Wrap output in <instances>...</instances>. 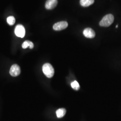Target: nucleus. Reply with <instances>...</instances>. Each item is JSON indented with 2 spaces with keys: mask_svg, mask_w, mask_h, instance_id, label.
<instances>
[{
  "mask_svg": "<svg viewBox=\"0 0 121 121\" xmlns=\"http://www.w3.org/2000/svg\"><path fill=\"white\" fill-rule=\"evenodd\" d=\"M114 21V16L112 14H108L104 16L99 22V26L108 27L110 26Z\"/></svg>",
  "mask_w": 121,
  "mask_h": 121,
  "instance_id": "f257e3e1",
  "label": "nucleus"
},
{
  "mask_svg": "<svg viewBox=\"0 0 121 121\" xmlns=\"http://www.w3.org/2000/svg\"><path fill=\"white\" fill-rule=\"evenodd\" d=\"M42 70L45 75L48 78H52L54 74V69L49 63H45L43 65Z\"/></svg>",
  "mask_w": 121,
  "mask_h": 121,
  "instance_id": "f03ea898",
  "label": "nucleus"
},
{
  "mask_svg": "<svg viewBox=\"0 0 121 121\" xmlns=\"http://www.w3.org/2000/svg\"><path fill=\"white\" fill-rule=\"evenodd\" d=\"M14 32L15 34L17 37L23 38L25 35V29L23 25L18 24L15 27Z\"/></svg>",
  "mask_w": 121,
  "mask_h": 121,
  "instance_id": "7ed1b4c3",
  "label": "nucleus"
},
{
  "mask_svg": "<svg viewBox=\"0 0 121 121\" xmlns=\"http://www.w3.org/2000/svg\"><path fill=\"white\" fill-rule=\"evenodd\" d=\"M68 26L66 21H60L55 23L53 26V29L55 30H60L65 29Z\"/></svg>",
  "mask_w": 121,
  "mask_h": 121,
  "instance_id": "20e7f679",
  "label": "nucleus"
},
{
  "mask_svg": "<svg viewBox=\"0 0 121 121\" xmlns=\"http://www.w3.org/2000/svg\"><path fill=\"white\" fill-rule=\"evenodd\" d=\"M21 72L20 68L18 65L14 64L12 65L9 70L10 74L13 77H16L20 74Z\"/></svg>",
  "mask_w": 121,
  "mask_h": 121,
  "instance_id": "39448f33",
  "label": "nucleus"
},
{
  "mask_svg": "<svg viewBox=\"0 0 121 121\" xmlns=\"http://www.w3.org/2000/svg\"><path fill=\"white\" fill-rule=\"evenodd\" d=\"M83 34L87 38H93L95 36L94 30L91 28H86L83 31Z\"/></svg>",
  "mask_w": 121,
  "mask_h": 121,
  "instance_id": "423d86ee",
  "label": "nucleus"
},
{
  "mask_svg": "<svg viewBox=\"0 0 121 121\" xmlns=\"http://www.w3.org/2000/svg\"><path fill=\"white\" fill-rule=\"evenodd\" d=\"M57 3V0H47L45 3V7L47 9H52L56 6Z\"/></svg>",
  "mask_w": 121,
  "mask_h": 121,
  "instance_id": "0eeeda50",
  "label": "nucleus"
},
{
  "mask_svg": "<svg viewBox=\"0 0 121 121\" xmlns=\"http://www.w3.org/2000/svg\"><path fill=\"white\" fill-rule=\"evenodd\" d=\"M94 0H80V4L81 6L86 7H88L91 4H93L94 2Z\"/></svg>",
  "mask_w": 121,
  "mask_h": 121,
  "instance_id": "6e6552de",
  "label": "nucleus"
},
{
  "mask_svg": "<svg viewBox=\"0 0 121 121\" xmlns=\"http://www.w3.org/2000/svg\"><path fill=\"white\" fill-rule=\"evenodd\" d=\"M28 47L30 49H32L34 48V44L30 41L26 40L22 44V48L24 49Z\"/></svg>",
  "mask_w": 121,
  "mask_h": 121,
  "instance_id": "1a4fd4ad",
  "label": "nucleus"
},
{
  "mask_svg": "<svg viewBox=\"0 0 121 121\" xmlns=\"http://www.w3.org/2000/svg\"><path fill=\"white\" fill-rule=\"evenodd\" d=\"M65 113H66V110L65 108H59L56 110V116L58 118H61L65 115Z\"/></svg>",
  "mask_w": 121,
  "mask_h": 121,
  "instance_id": "9d476101",
  "label": "nucleus"
},
{
  "mask_svg": "<svg viewBox=\"0 0 121 121\" xmlns=\"http://www.w3.org/2000/svg\"><path fill=\"white\" fill-rule=\"evenodd\" d=\"M7 22L9 25H13L15 22V17L12 16H9L7 18Z\"/></svg>",
  "mask_w": 121,
  "mask_h": 121,
  "instance_id": "9b49d317",
  "label": "nucleus"
},
{
  "mask_svg": "<svg viewBox=\"0 0 121 121\" xmlns=\"http://www.w3.org/2000/svg\"><path fill=\"white\" fill-rule=\"evenodd\" d=\"M71 86L72 88L75 90H78L80 88V86L77 81H74L73 82L71 83Z\"/></svg>",
  "mask_w": 121,
  "mask_h": 121,
  "instance_id": "f8f14e48",
  "label": "nucleus"
},
{
  "mask_svg": "<svg viewBox=\"0 0 121 121\" xmlns=\"http://www.w3.org/2000/svg\"><path fill=\"white\" fill-rule=\"evenodd\" d=\"M117 27H118V24H117L116 26V28H117Z\"/></svg>",
  "mask_w": 121,
  "mask_h": 121,
  "instance_id": "ddd939ff",
  "label": "nucleus"
}]
</instances>
